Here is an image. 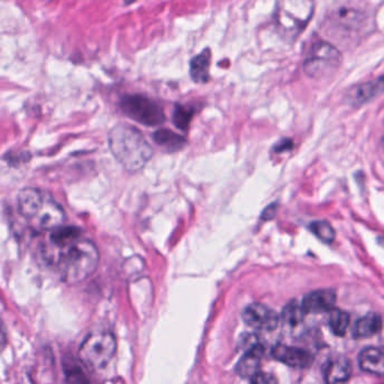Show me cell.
Returning <instances> with one entry per match:
<instances>
[{"mask_svg": "<svg viewBox=\"0 0 384 384\" xmlns=\"http://www.w3.org/2000/svg\"><path fill=\"white\" fill-rule=\"evenodd\" d=\"M310 231L323 243H332L335 240V231L332 229V225L327 222H315L310 225Z\"/></svg>", "mask_w": 384, "mask_h": 384, "instance_id": "cell-22", "label": "cell"}, {"mask_svg": "<svg viewBox=\"0 0 384 384\" xmlns=\"http://www.w3.org/2000/svg\"><path fill=\"white\" fill-rule=\"evenodd\" d=\"M360 367L364 372L384 376V353L374 347L364 348L358 356Z\"/></svg>", "mask_w": 384, "mask_h": 384, "instance_id": "cell-14", "label": "cell"}, {"mask_svg": "<svg viewBox=\"0 0 384 384\" xmlns=\"http://www.w3.org/2000/svg\"><path fill=\"white\" fill-rule=\"evenodd\" d=\"M136 0H124L125 5H132L135 3Z\"/></svg>", "mask_w": 384, "mask_h": 384, "instance_id": "cell-26", "label": "cell"}, {"mask_svg": "<svg viewBox=\"0 0 384 384\" xmlns=\"http://www.w3.org/2000/svg\"><path fill=\"white\" fill-rule=\"evenodd\" d=\"M384 93V77L358 84L348 93V101L354 106H361Z\"/></svg>", "mask_w": 384, "mask_h": 384, "instance_id": "cell-12", "label": "cell"}, {"mask_svg": "<svg viewBox=\"0 0 384 384\" xmlns=\"http://www.w3.org/2000/svg\"><path fill=\"white\" fill-rule=\"evenodd\" d=\"M109 148L123 168L136 172L152 159L153 150L141 132L128 124L116 125L109 133Z\"/></svg>", "mask_w": 384, "mask_h": 384, "instance_id": "cell-3", "label": "cell"}, {"mask_svg": "<svg viewBox=\"0 0 384 384\" xmlns=\"http://www.w3.org/2000/svg\"><path fill=\"white\" fill-rule=\"evenodd\" d=\"M350 325V315L339 309H332L330 318V326L332 332L337 336L345 335Z\"/></svg>", "mask_w": 384, "mask_h": 384, "instance_id": "cell-20", "label": "cell"}, {"mask_svg": "<svg viewBox=\"0 0 384 384\" xmlns=\"http://www.w3.org/2000/svg\"><path fill=\"white\" fill-rule=\"evenodd\" d=\"M7 346V332L5 325L0 319V352L5 350V347Z\"/></svg>", "mask_w": 384, "mask_h": 384, "instance_id": "cell-24", "label": "cell"}, {"mask_svg": "<svg viewBox=\"0 0 384 384\" xmlns=\"http://www.w3.org/2000/svg\"><path fill=\"white\" fill-rule=\"evenodd\" d=\"M251 384H279V382L275 376L260 371L254 376H252Z\"/></svg>", "mask_w": 384, "mask_h": 384, "instance_id": "cell-23", "label": "cell"}, {"mask_svg": "<svg viewBox=\"0 0 384 384\" xmlns=\"http://www.w3.org/2000/svg\"><path fill=\"white\" fill-rule=\"evenodd\" d=\"M378 245L381 246L384 249V236H380L378 238Z\"/></svg>", "mask_w": 384, "mask_h": 384, "instance_id": "cell-25", "label": "cell"}, {"mask_svg": "<svg viewBox=\"0 0 384 384\" xmlns=\"http://www.w3.org/2000/svg\"><path fill=\"white\" fill-rule=\"evenodd\" d=\"M153 137L158 144L171 151L180 150L185 143V137L169 130H159L153 134Z\"/></svg>", "mask_w": 384, "mask_h": 384, "instance_id": "cell-18", "label": "cell"}, {"mask_svg": "<svg viewBox=\"0 0 384 384\" xmlns=\"http://www.w3.org/2000/svg\"><path fill=\"white\" fill-rule=\"evenodd\" d=\"M341 52L327 42H318L310 47L303 63V70L308 77L323 78L332 75L341 64Z\"/></svg>", "mask_w": 384, "mask_h": 384, "instance_id": "cell-6", "label": "cell"}, {"mask_svg": "<svg viewBox=\"0 0 384 384\" xmlns=\"http://www.w3.org/2000/svg\"><path fill=\"white\" fill-rule=\"evenodd\" d=\"M352 374V365L345 356L330 358L323 367V376L327 384L346 382Z\"/></svg>", "mask_w": 384, "mask_h": 384, "instance_id": "cell-11", "label": "cell"}, {"mask_svg": "<svg viewBox=\"0 0 384 384\" xmlns=\"http://www.w3.org/2000/svg\"><path fill=\"white\" fill-rule=\"evenodd\" d=\"M382 330V318L376 314H369L360 318L353 327L354 338H369L376 335Z\"/></svg>", "mask_w": 384, "mask_h": 384, "instance_id": "cell-16", "label": "cell"}, {"mask_svg": "<svg viewBox=\"0 0 384 384\" xmlns=\"http://www.w3.org/2000/svg\"><path fill=\"white\" fill-rule=\"evenodd\" d=\"M306 312L303 310L301 303L291 301L288 303L282 312V321L290 326H297L303 321Z\"/></svg>", "mask_w": 384, "mask_h": 384, "instance_id": "cell-19", "label": "cell"}, {"mask_svg": "<svg viewBox=\"0 0 384 384\" xmlns=\"http://www.w3.org/2000/svg\"><path fill=\"white\" fill-rule=\"evenodd\" d=\"M17 210L35 231H53L63 225L66 214L47 191L25 188L17 196Z\"/></svg>", "mask_w": 384, "mask_h": 384, "instance_id": "cell-2", "label": "cell"}, {"mask_svg": "<svg viewBox=\"0 0 384 384\" xmlns=\"http://www.w3.org/2000/svg\"><path fill=\"white\" fill-rule=\"evenodd\" d=\"M272 355L281 363L295 369H307L314 363V356L308 351L279 344L272 350Z\"/></svg>", "mask_w": 384, "mask_h": 384, "instance_id": "cell-9", "label": "cell"}, {"mask_svg": "<svg viewBox=\"0 0 384 384\" xmlns=\"http://www.w3.org/2000/svg\"><path fill=\"white\" fill-rule=\"evenodd\" d=\"M211 64V49L209 47L203 49L199 54L191 59L190 77L196 84H207L210 75L209 69Z\"/></svg>", "mask_w": 384, "mask_h": 384, "instance_id": "cell-15", "label": "cell"}, {"mask_svg": "<svg viewBox=\"0 0 384 384\" xmlns=\"http://www.w3.org/2000/svg\"><path fill=\"white\" fill-rule=\"evenodd\" d=\"M121 107L125 115L146 126H159L165 121L161 106L145 95H125Z\"/></svg>", "mask_w": 384, "mask_h": 384, "instance_id": "cell-7", "label": "cell"}, {"mask_svg": "<svg viewBox=\"0 0 384 384\" xmlns=\"http://www.w3.org/2000/svg\"><path fill=\"white\" fill-rule=\"evenodd\" d=\"M42 253L61 280L69 284L86 280L98 266V249L91 240L81 237L63 242L49 240L43 246Z\"/></svg>", "mask_w": 384, "mask_h": 384, "instance_id": "cell-1", "label": "cell"}, {"mask_svg": "<svg viewBox=\"0 0 384 384\" xmlns=\"http://www.w3.org/2000/svg\"><path fill=\"white\" fill-rule=\"evenodd\" d=\"M336 302V293L334 290H316L303 298V310L306 314H321L332 312Z\"/></svg>", "mask_w": 384, "mask_h": 384, "instance_id": "cell-10", "label": "cell"}, {"mask_svg": "<svg viewBox=\"0 0 384 384\" xmlns=\"http://www.w3.org/2000/svg\"><path fill=\"white\" fill-rule=\"evenodd\" d=\"M264 354V348L260 344H254L249 347L245 355L240 358L236 367V372L243 378H251L260 372L261 360Z\"/></svg>", "mask_w": 384, "mask_h": 384, "instance_id": "cell-13", "label": "cell"}, {"mask_svg": "<svg viewBox=\"0 0 384 384\" xmlns=\"http://www.w3.org/2000/svg\"><path fill=\"white\" fill-rule=\"evenodd\" d=\"M194 116V109L187 106L176 105L174 112V124L182 130H187Z\"/></svg>", "mask_w": 384, "mask_h": 384, "instance_id": "cell-21", "label": "cell"}, {"mask_svg": "<svg viewBox=\"0 0 384 384\" xmlns=\"http://www.w3.org/2000/svg\"><path fill=\"white\" fill-rule=\"evenodd\" d=\"M314 12V0H277L273 15L277 32L288 42H295L308 26Z\"/></svg>", "mask_w": 384, "mask_h": 384, "instance_id": "cell-4", "label": "cell"}, {"mask_svg": "<svg viewBox=\"0 0 384 384\" xmlns=\"http://www.w3.org/2000/svg\"><path fill=\"white\" fill-rule=\"evenodd\" d=\"M382 144H383V148H384V135H383V139H382Z\"/></svg>", "mask_w": 384, "mask_h": 384, "instance_id": "cell-27", "label": "cell"}, {"mask_svg": "<svg viewBox=\"0 0 384 384\" xmlns=\"http://www.w3.org/2000/svg\"><path fill=\"white\" fill-rule=\"evenodd\" d=\"M63 371L68 384H89V378L82 367V362L73 358H64Z\"/></svg>", "mask_w": 384, "mask_h": 384, "instance_id": "cell-17", "label": "cell"}, {"mask_svg": "<svg viewBox=\"0 0 384 384\" xmlns=\"http://www.w3.org/2000/svg\"><path fill=\"white\" fill-rule=\"evenodd\" d=\"M243 319L255 330L266 332L275 330L280 323V317L277 312L262 303H252L246 307L243 312Z\"/></svg>", "mask_w": 384, "mask_h": 384, "instance_id": "cell-8", "label": "cell"}, {"mask_svg": "<svg viewBox=\"0 0 384 384\" xmlns=\"http://www.w3.org/2000/svg\"><path fill=\"white\" fill-rule=\"evenodd\" d=\"M116 348L117 343L112 332H93L81 344L79 358L86 367L102 369L113 360Z\"/></svg>", "mask_w": 384, "mask_h": 384, "instance_id": "cell-5", "label": "cell"}]
</instances>
